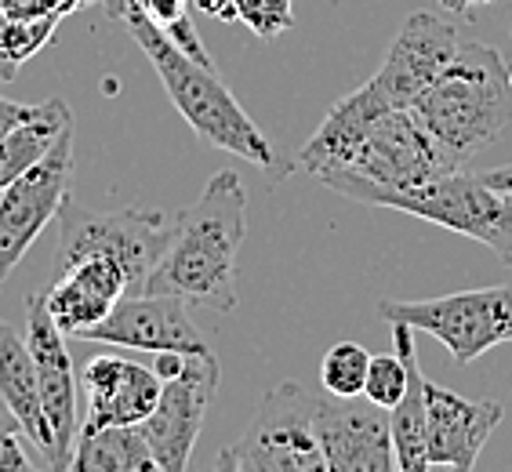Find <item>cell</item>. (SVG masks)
<instances>
[{
    "label": "cell",
    "mask_w": 512,
    "mask_h": 472,
    "mask_svg": "<svg viewBox=\"0 0 512 472\" xmlns=\"http://www.w3.org/2000/svg\"><path fill=\"white\" fill-rule=\"evenodd\" d=\"M320 186L335 189V193L356 200V204L393 207V211L425 218L440 229L480 240L502 258L505 266H512V193H498V189L483 186L480 175L451 171V175L411 189L371 186V182H360L353 175H324Z\"/></svg>",
    "instance_id": "cell-4"
},
{
    "label": "cell",
    "mask_w": 512,
    "mask_h": 472,
    "mask_svg": "<svg viewBox=\"0 0 512 472\" xmlns=\"http://www.w3.org/2000/svg\"><path fill=\"white\" fill-rule=\"evenodd\" d=\"M197 8H200V11H207L211 19L237 22V4H233V0H197Z\"/></svg>",
    "instance_id": "cell-33"
},
{
    "label": "cell",
    "mask_w": 512,
    "mask_h": 472,
    "mask_svg": "<svg viewBox=\"0 0 512 472\" xmlns=\"http://www.w3.org/2000/svg\"><path fill=\"white\" fill-rule=\"evenodd\" d=\"M237 4V22L258 40H276L295 26V0H233Z\"/></svg>",
    "instance_id": "cell-26"
},
{
    "label": "cell",
    "mask_w": 512,
    "mask_h": 472,
    "mask_svg": "<svg viewBox=\"0 0 512 472\" xmlns=\"http://www.w3.org/2000/svg\"><path fill=\"white\" fill-rule=\"evenodd\" d=\"M458 48L462 40L451 22L440 19L436 11H411L371 80L393 106L411 109L414 99L436 80V73L458 55Z\"/></svg>",
    "instance_id": "cell-14"
},
{
    "label": "cell",
    "mask_w": 512,
    "mask_h": 472,
    "mask_svg": "<svg viewBox=\"0 0 512 472\" xmlns=\"http://www.w3.org/2000/svg\"><path fill=\"white\" fill-rule=\"evenodd\" d=\"M222 472H327L316 436V393L306 385L280 382L262 400L247 429L215 454Z\"/></svg>",
    "instance_id": "cell-6"
},
{
    "label": "cell",
    "mask_w": 512,
    "mask_h": 472,
    "mask_svg": "<svg viewBox=\"0 0 512 472\" xmlns=\"http://www.w3.org/2000/svg\"><path fill=\"white\" fill-rule=\"evenodd\" d=\"M480 4H494V0H440V8H447V11H473V8H480Z\"/></svg>",
    "instance_id": "cell-34"
},
{
    "label": "cell",
    "mask_w": 512,
    "mask_h": 472,
    "mask_svg": "<svg viewBox=\"0 0 512 472\" xmlns=\"http://www.w3.org/2000/svg\"><path fill=\"white\" fill-rule=\"evenodd\" d=\"M378 313L389 324H411L414 331L440 338L458 367L512 342V284L473 287L444 298H382Z\"/></svg>",
    "instance_id": "cell-7"
},
{
    "label": "cell",
    "mask_w": 512,
    "mask_h": 472,
    "mask_svg": "<svg viewBox=\"0 0 512 472\" xmlns=\"http://www.w3.org/2000/svg\"><path fill=\"white\" fill-rule=\"evenodd\" d=\"M26 345L37 364V385L40 404L48 414V429L55 454H51V469L66 472L73 447L80 436V411H77V371H73V356L66 349V335L48 313V298L40 295L26 298Z\"/></svg>",
    "instance_id": "cell-10"
},
{
    "label": "cell",
    "mask_w": 512,
    "mask_h": 472,
    "mask_svg": "<svg viewBox=\"0 0 512 472\" xmlns=\"http://www.w3.org/2000/svg\"><path fill=\"white\" fill-rule=\"evenodd\" d=\"M189 356L186 353H153V371H157L160 382H168V378H178V374L186 371Z\"/></svg>",
    "instance_id": "cell-31"
},
{
    "label": "cell",
    "mask_w": 512,
    "mask_h": 472,
    "mask_svg": "<svg viewBox=\"0 0 512 472\" xmlns=\"http://www.w3.org/2000/svg\"><path fill=\"white\" fill-rule=\"evenodd\" d=\"M22 425L19 418L11 414V407L0 400V472H22V469H33L30 454L22 451L19 443Z\"/></svg>",
    "instance_id": "cell-27"
},
{
    "label": "cell",
    "mask_w": 512,
    "mask_h": 472,
    "mask_svg": "<svg viewBox=\"0 0 512 472\" xmlns=\"http://www.w3.org/2000/svg\"><path fill=\"white\" fill-rule=\"evenodd\" d=\"M483 186L498 189V193H512V164H502V168H491L480 175Z\"/></svg>",
    "instance_id": "cell-32"
},
{
    "label": "cell",
    "mask_w": 512,
    "mask_h": 472,
    "mask_svg": "<svg viewBox=\"0 0 512 472\" xmlns=\"http://www.w3.org/2000/svg\"><path fill=\"white\" fill-rule=\"evenodd\" d=\"M73 124V113H69L66 99L51 95V99L40 102L37 117L22 120L19 128H11L8 135H0V193L22 175L30 171L51 146L55 138Z\"/></svg>",
    "instance_id": "cell-21"
},
{
    "label": "cell",
    "mask_w": 512,
    "mask_h": 472,
    "mask_svg": "<svg viewBox=\"0 0 512 472\" xmlns=\"http://www.w3.org/2000/svg\"><path fill=\"white\" fill-rule=\"evenodd\" d=\"M509 91H512V66H509Z\"/></svg>",
    "instance_id": "cell-36"
},
{
    "label": "cell",
    "mask_w": 512,
    "mask_h": 472,
    "mask_svg": "<svg viewBox=\"0 0 512 472\" xmlns=\"http://www.w3.org/2000/svg\"><path fill=\"white\" fill-rule=\"evenodd\" d=\"M393 349L404 356L407 364V389L400 396V404L389 411V425H393V451H396V469L400 472H422L429 469L425 462V371L418 367V349H414V327L411 324H393Z\"/></svg>",
    "instance_id": "cell-20"
},
{
    "label": "cell",
    "mask_w": 512,
    "mask_h": 472,
    "mask_svg": "<svg viewBox=\"0 0 512 472\" xmlns=\"http://www.w3.org/2000/svg\"><path fill=\"white\" fill-rule=\"evenodd\" d=\"M124 22H128L131 37L138 40V48L146 51V59L157 69L171 106L182 113V120L204 138L207 146L233 153L240 160H251L255 168H276V153L269 146V138L258 131L255 120L247 117L244 106L233 99V91L215 77V69L182 55L164 37V30H157L142 11L128 8Z\"/></svg>",
    "instance_id": "cell-3"
},
{
    "label": "cell",
    "mask_w": 512,
    "mask_h": 472,
    "mask_svg": "<svg viewBox=\"0 0 512 472\" xmlns=\"http://www.w3.org/2000/svg\"><path fill=\"white\" fill-rule=\"evenodd\" d=\"M451 171H462V160L447 153L422 120L414 117V109H385L382 117L371 124L364 142L356 146L353 160L327 175H353L371 186L389 189H411L433 178H444ZM324 178V175H320Z\"/></svg>",
    "instance_id": "cell-8"
},
{
    "label": "cell",
    "mask_w": 512,
    "mask_h": 472,
    "mask_svg": "<svg viewBox=\"0 0 512 472\" xmlns=\"http://www.w3.org/2000/svg\"><path fill=\"white\" fill-rule=\"evenodd\" d=\"M316 436L324 447L327 472H393V425L378 404H360V396L342 400L316 393Z\"/></svg>",
    "instance_id": "cell-13"
},
{
    "label": "cell",
    "mask_w": 512,
    "mask_h": 472,
    "mask_svg": "<svg viewBox=\"0 0 512 472\" xmlns=\"http://www.w3.org/2000/svg\"><path fill=\"white\" fill-rule=\"evenodd\" d=\"M0 15H11V19H48V15H59V19H66V0H0Z\"/></svg>",
    "instance_id": "cell-29"
},
{
    "label": "cell",
    "mask_w": 512,
    "mask_h": 472,
    "mask_svg": "<svg viewBox=\"0 0 512 472\" xmlns=\"http://www.w3.org/2000/svg\"><path fill=\"white\" fill-rule=\"evenodd\" d=\"M73 182V124L55 138V146L22 171L0 193V280L22 262L51 218H59Z\"/></svg>",
    "instance_id": "cell-9"
},
{
    "label": "cell",
    "mask_w": 512,
    "mask_h": 472,
    "mask_svg": "<svg viewBox=\"0 0 512 472\" xmlns=\"http://www.w3.org/2000/svg\"><path fill=\"white\" fill-rule=\"evenodd\" d=\"M385 109H396V106L378 91L375 80H367L356 91H349L345 99H338L331 106L324 124L316 128V135L298 149V168L309 171L313 178L345 168L353 160L356 146L364 142V135L371 131V124L382 117Z\"/></svg>",
    "instance_id": "cell-18"
},
{
    "label": "cell",
    "mask_w": 512,
    "mask_h": 472,
    "mask_svg": "<svg viewBox=\"0 0 512 472\" xmlns=\"http://www.w3.org/2000/svg\"><path fill=\"white\" fill-rule=\"evenodd\" d=\"M40 102H15L8 95H0V135H8L11 128H19L22 120L37 117Z\"/></svg>",
    "instance_id": "cell-30"
},
{
    "label": "cell",
    "mask_w": 512,
    "mask_h": 472,
    "mask_svg": "<svg viewBox=\"0 0 512 472\" xmlns=\"http://www.w3.org/2000/svg\"><path fill=\"white\" fill-rule=\"evenodd\" d=\"M66 472H157L142 425H106L80 433Z\"/></svg>",
    "instance_id": "cell-22"
},
{
    "label": "cell",
    "mask_w": 512,
    "mask_h": 472,
    "mask_svg": "<svg viewBox=\"0 0 512 472\" xmlns=\"http://www.w3.org/2000/svg\"><path fill=\"white\" fill-rule=\"evenodd\" d=\"M411 109L429 135L465 164L491 146L512 117L509 66L502 51L491 44H462Z\"/></svg>",
    "instance_id": "cell-2"
},
{
    "label": "cell",
    "mask_w": 512,
    "mask_h": 472,
    "mask_svg": "<svg viewBox=\"0 0 512 472\" xmlns=\"http://www.w3.org/2000/svg\"><path fill=\"white\" fill-rule=\"evenodd\" d=\"M425 462L429 469H458L469 472L502 425V404L491 400H465L444 385L425 382Z\"/></svg>",
    "instance_id": "cell-15"
},
{
    "label": "cell",
    "mask_w": 512,
    "mask_h": 472,
    "mask_svg": "<svg viewBox=\"0 0 512 472\" xmlns=\"http://www.w3.org/2000/svg\"><path fill=\"white\" fill-rule=\"evenodd\" d=\"M0 400L11 407V414L22 425V433L37 443L44 462L51 465L55 443H51L48 414H44V404H40L37 364H33L26 338L15 335L4 320H0Z\"/></svg>",
    "instance_id": "cell-19"
},
{
    "label": "cell",
    "mask_w": 512,
    "mask_h": 472,
    "mask_svg": "<svg viewBox=\"0 0 512 472\" xmlns=\"http://www.w3.org/2000/svg\"><path fill=\"white\" fill-rule=\"evenodd\" d=\"M367 364H371V353L356 342H335L320 360V385L324 393L342 396V400H353V396H364L367 385Z\"/></svg>",
    "instance_id": "cell-24"
},
{
    "label": "cell",
    "mask_w": 512,
    "mask_h": 472,
    "mask_svg": "<svg viewBox=\"0 0 512 472\" xmlns=\"http://www.w3.org/2000/svg\"><path fill=\"white\" fill-rule=\"evenodd\" d=\"M247 236V193L233 171H215L204 193L175 215V229L160 262L146 276L142 295H175L215 313L240 302L237 255Z\"/></svg>",
    "instance_id": "cell-1"
},
{
    "label": "cell",
    "mask_w": 512,
    "mask_h": 472,
    "mask_svg": "<svg viewBox=\"0 0 512 472\" xmlns=\"http://www.w3.org/2000/svg\"><path fill=\"white\" fill-rule=\"evenodd\" d=\"M59 15L48 19H11L0 15V84H11L19 77V69L30 59H37L48 48L59 30Z\"/></svg>",
    "instance_id": "cell-23"
},
{
    "label": "cell",
    "mask_w": 512,
    "mask_h": 472,
    "mask_svg": "<svg viewBox=\"0 0 512 472\" xmlns=\"http://www.w3.org/2000/svg\"><path fill=\"white\" fill-rule=\"evenodd\" d=\"M131 4H142V0H128V8H131Z\"/></svg>",
    "instance_id": "cell-37"
},
{
    "label": "cell",
    "mask_w": 512,
    "mask_h": 472,
    "mask_svg": "<svg viewBox=\"0 0 512 472\" xmlns=\"http://www.w3.org/2000/svg\"><path fill=\"white\" fill-rule=\"evenodd\" d=\"M160 378L153 367H142L128 356H91L80 371L84 414L80 433H95L106 425H142L160 400Z\"/></svg>",
    "instance_id": "cell-16"
},
{
    "label": "cell",
    "mask_w": 512,
    "mask_h": 472,
    "mask_svg": "<svg viewBox=\"0 0 512 472\" xmlns=\"http://www.w3.org/2000/svg\"><path fill=\"white\" fill-rule=\"evenodd\" d=\"M189 302L175 295H124L102 324L84 331V342L120 345L138 353H186L207 356L211 345L193 324Z\"/></svg>",
    "instance_id": "cell-12"
},
{
    "label": "cell",
    "mask_w": 512,
    "mask_h": 472,
    "mask_svg": "<svg viewBox=\"0 0 512 472\" xmlns=\"http://www.w3.org/2000/svg\"><path fill=\"white\" fill-rule=\"evenodd\" d=\"M99 4H102V8H106L109 19L124 22V11H128V0H99Z\"/></svg>",
    "instance_id": "cell-35"
},
{
    "label": "cell",
    "mask_w": 512,
    "mask_h": 472,
    "mask_svg": "<svg viewBox=\"0 0 512 472\" xmlns=\"http://www.w3.org/2000/svg\"><path fill=\"white\" fill-rule=\"evenodd\" d=\"M218 389V356H189L186 371L160 385V400L153 407L142 433H146L149 451L157 472H186L193 447L204 429L207 407Z\"/></svg>",
    "instance_id": "cell-11"
},
{
    "label": "cell",
    "mask_w": 512,
    "mask_h": 472,
    "mask_svg": "<svg viewBox=\"0 0 512 472\" xmlns=\"http://www.w3.org/2000/svg\"><path fill=\"white\" fill-rule=\"evenodd\" d=\"M407 389V364L404 356L396 353H371V364H367V385H364V396L371 404L385 407V411H393L400 404V396Z\"/></svg>",
    "instance_id": "cell-25"
},
{
    "label": "cell",
    "mask_w": 512,
    "mask_h": 472,
    "mask_svg": "<svg viewBox=\"0 0 512 472\" xmlns=\"http://www.w3.org/2000/svg\"><path fill=\"white\" fill-rule=\"evenodd\" d=\"M189 8H193V0H142V4H131V11H142V15L164 33L175 30L178 22L193 19Z\"/></svg>",
    "instance_id": "cell-28"
},
{
    "label": "cell",
    "mask_w": 512,
    "mask_h": 472,
    "mask_svg": "<svg viewBox=\"0 0 512 472\" xmlns=\"http://www.w3.org/2000/svg\"><path fill=\"white\" fill-rule=\"evenodd\" d=\"M175 229V215L160 207L128 211H91L66 197L59 211V244L51 255V276L80 258H109L128 276V295H142L146 276L160 262Z\"/></svg>",
    "instance_id": "cell-5"
},
{
    "label": "cell",
    "mask_w": 512,
    "mask_h": 472,
    "mask_svg": "<svg viewBox=\"0 0 512 472\" xmlns=\"http://www.w3.org/2000/svg\"><path fill=\"white\" fill-rule=\"evenodd\" d=\"M128 291V276L117 262L80 258L69 269L51 276V287L44 291V298H48V313L59 324L62 335L80 338L88 327L102 324Z\"/></svg>",
    "instance_id": "cell-17"
}]
</instances>
